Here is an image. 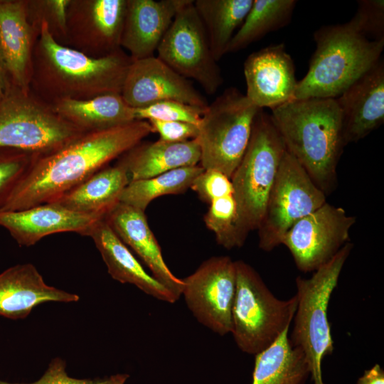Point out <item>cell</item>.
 Segmentation results:
<instances>
[{
  "instance_id": "1",
  "label": "cell",
  "mask_w": 384,
  "mask_h": 384,
  "mask_svg": "<svg viewBox=\"0 0 384 384\" xmlns=\"http://www.w3.org/2000/svg\"><path fill=\"white\" fill-rule=\"evenodd\" d=\"M154 132L149 122L85 132L60 149L37 156L0 211L54 202Z\"/></svg>"
},
{
  "instance_id": "2",
  "label": "cell",
  "mask_w": 384,
  "mask_h": 384,
  "mask_svg": "<svg viewBox=\"0 0 384 384\" xmlns=\"http://www.w3.org/2000/svg\"><path fill=\"white\" fill-rule=\"evenodd\" d=\"M132 60L123 49L102 58L89 57L58 43L42 24L33 50L29 90L50 105L121 94Z\"/></svg>"
},
{
  "instance_id": "3",
  "label": "cell",
  "mask_w": 384,
  "mask_h": 384,
  "mask_svg": "<svg viewBox=\"0 0 384 384\" xmlns=\"http://www.w3.org/2000/svg\"><path fill=\"white\" fill-rule=\"evenodd\" d=\"M271 110L287 151L325 195L330 193L336 184L337 165L346 146L336 99L296 100Z\"/></svg>"
},
{
  "instance_id": "4",
  "label": "cell",
  "mask_w": 384,
  "mask_h": 384,
  "mask_svg": "<svg viewBox=\"0 0 384 384\" xmlns=\"http://www.w3.org/2000/svg\"><path fill=\"white\" fill-rule=\"evenodd\" d=\"M314 40L316 50L293 100L337 98L380 60L384 48V40L370 41L348 22L321 26Z\"/></svg>"
},
{
  "instance_id": "5",
  "label": "cell",
  "mask_w": 384,
  "mask_h": 384,
  "mask_svg": "<svg viewBox=\"0 0 384 384\" xmlns=\"http://www.w3.org/2000/svg\"><path fill=\"white\" fill-rule=\"evenodd\" d=\"M236 285L231 334L244 353L256 355L270 347L294 316L297 297L277 299L249 264L236 260Z\"/></svg>"
},
{
  "instance_id": "6",
  "label": "cell",
  "mask_w": 384,
  "mask_h": 384,
  "mask_svg": "<svg viewBox=\"0 0 384 384\" xmlns=\"http://www.w3.org/2000/svg\"><path fill=\"white\" fill-rule=\"evenodd\" d=\"M286 151L270 114L260 110L255 119L245 152L230 178L238 228L245 240L250 231L260 226Z\"/></svg>"
},
{
  "instance_id": "7",
  "label": "cell",
  "mask_w": 384,
  "mask_h": 384,
  "mask_svg": "<svg viewBox=\"0 0 384 384\" xmlns=\"http://www.w3.org/2000/svg\"><path fill=\"white\" fill-rule=\"evenodd\" d=\"M353 247L351 242L345 244L310 278H296L297 306L289 340L304 353L314 384H324L321 361L334 351L328 306Z\"/></svg>"
},
{
  "instance_id": "8",
  "label": "cell",
  "mask_w": 384,
  "mask_h": 384,
  "mask_svg": "<svg viewBox=\"0 0 384 384\" xmlns=\"http://www.w3.org/2000/svg\"><path fill=\"white\" fill-rule=\"evenodd\" d=\"M260 110L235 87L225 89L208 104L196 138L201 149L200 166L230 178L245 152Z\"/></svg>"
},
{
  "instance_id": "9",
  "label": "cell",
  "mask_w": 384,
  "mask_h": 384,
  "mask_svg": "<svg viewBox=\"0 0 384 384\" xmlns=\"http://www.w3.org/2000/svg\"><path fill=\"white\" fill-rule=\"evenodd\" d=\"M84 133L50 104L13 83L0 98V147L45 155Z\"/></svg>"
},
{
  "instance_id": "10",
  "label": "cell",
  "mask_w": 384,
  "mask_h": 384,
  "mask_svg": "<svg viewBox=\"0 0 384 384\" xmlns=\"http://www.w3.org/2000/svg\"><path fill=\"white\" fill-rule=\"evenodd\" d=\"M326 202L325 193L287 151L283 156L257 229L259 247L271 251L282 244L299 220Z\"/></svg>"
},
{
  "instance_id": "11",
  "label": "cell",
  "mask_w": 384,
  "mask_h": 384,
  "mask_svg": "<svg viewBox=\"0 0 384 384\" xmlns=\"http://www.w3.org/2000/svg\"><path fill=\"white\" fill-rule=\"evenodd\" d=\"M156 51L161 60L185 78L196 81L208 95L215 94L223 83L193 1L188 0L178 11Z\"/></svg>"
},
{
  "instance_id": "12",
  "label": "cell",
  "mask_w": 384,
  "mask_h": 384,
  "mask_svg": "<svg viewBox=\"0 0 384 384\" xmlns=\"http://www.w3.org/2000/svg\"><path fill=\"white\" fill-rule=\"evenodd\" d=\"M183 282L182 294L195 318L220 336L230 333L236 285L235 261L228 256L211 257Z\"/></svg>"
},
{
  "instance_id": "13",
  "label": "cell",
  "mask_w": 384,
  "mask_h": 384,
  "mask_svg": "<svg viewBox=\"0 0 384 384\" xmlns=\"http://www.w3.org/2000/svg\"><path fill=\"white\" fill-rule=\"evenodd\" d=\"M356 220L343 208L326 202L296 222L282 244L288 248L299 270L316 271L350 242V230Z\"/></svg>"
},
{
  "instance_id": "14",
  "label": "cell",
  "mask_w": 384,
  "mask_h": 384,
  "mask_svg": "<svg viewBox=\"0 0 384 384\" xmlns=\"http://www.w3.org/2000/svg\"><path fill=\"white\" fill-rule=\"evenodd\" d=\"M127 0H70L65 46L91 58L121 48Z\"/></svg>"
},
{
  "instance_id": "15",
  "label": "cell",
  "mask_w": 384,
  "mask_h": 384,
  "mask_svg": "<svg viewBox=\"0 0 384 384\" xmlns=\"http://www.w3.org/2000/svg\"><path fill=\"white\" fill-rule=\"evenodd\" d=\"M121 95L134 109L166 100H176L206 109L208 101L191 81L158 57L132 60Z\"/></svg>"
},
{
  "instance_id": "16",
  "label": "cell",
  "mask_w": 384,
  "mask_h": 384,
  "mask_svg": "<svg viewBox=\"0 0 384 384\" xmlns=\"http://www.w3.org/2000/svg\"><path fill=\"white\" fill-rule=\"evenodd\" d=\"M246 97L260 109L292 101L298 81L293 60L284 43L252 53L244 62Z\"/></svg>"
},
{
  "instance_id": "17",
  "label": "cell",
  "mask_w": 384,
  "mask_h": 384,
  "mask_svg": "<svg viewBox=\"0 0 384 384\" xmlns=\"http://www.w3.org/2000/svg\"><path fill=\"white\" fill-rule=\"evenodd\" d=\"M101 218L50 202L20 210L0 211V226L19 245L29 247L55 233L73 232L88 236L94 224Z\"/></svg>"
},
{
  "instance_id": "18",
  "label": "cell",
  "mask_w": 384,
  "mask_h": 384,
  "mask_svg": "<svg viewBox=\"0 0 384 384\" xmlns=\"http://www.w3.org/2000/svg\"><path fill=\"white\" fill-rule=\"evenodd\" d=\"M346 145L356 142L384 122V63L381 59L336 98Z\"/></svg>"
},
{
  "instance_id": "19",
  "label": "cell",
  "mask_w": 384,
  "mask_h": 384,
  "mask_svg": "<svg viewBox=\"0 0 384 384\" xmlns=\"http://www.w3.org/2000/svg\"><path fill=\"white\" fill-rule=\"evenodd\" d=\"M188 0H127L121 48L133 60L154 56L176 13Z\"/></svg>"
},
{
  "instance_id": "20",
  "label": "cell",
  "mask_w": 384,
  "mask_h": 384,
  "mask_svg": "<svg viewBox=\"0 0 384 384\" xmlns=\"http://www.w3.org/2000/svg\"><path fill=\"white\" fill-rule=\"evenodd\" d=\"M105 219L119 238L140 257L152 276L179 298L183 289V279L176 277L166 264L145 212L119 202Z\"/></svg>"
},
{
  "instance_id": "21",
  "label": "cell",
  "mask_w": 384,
  "mask_h": 384,
  "mask_svg": "<svg viewBox=\"0 0 384 384\" xmlns=\"http://www.w3.org/2000/svg\"><path fill=\"white\" fill-rule=\"evenodd\" d=\"M39 33L28 20L26 0H0V55L11 82L24 90H30Z\"/></svg>"
},
{
  "instance_id": "22",
  "label": "cell",
  "mask_w": 384,
  "mask_h": 384,
  "mask_svg": "<svg viewBox=\"0 0 384 384\" xmlns=\"http://www.w3.org/2000/svg\"><path fill=\"white\" fill-rule=\"evenodd\" d=\"M79 299L76 294L47 284L31 263L16 265L0 273V316L7 319H25L45 302H76Z\"/></svg>"
},
{
  "instance_id": "23",
  "label": "cell",
  "mask_w": 384,
  "mask_h": 384,
  "mask_svg": "<svg viewBox=\"0 0 384 384\" xmlns=\"http://www.w3.org/2000/svg\"><path fill=\"white\" fill-rule=\"evenodd\" d=\"M88 236L92 239L108 273L114 279L122 284H133L145 294L162 302L174 304L179 299L144 270L105 218L94 224Z\"/></svg>"
},
{
  "instance_id": "24",
  "label": "cell",
  "mask_w": 384,
  "mask_h": 384,
  "mask_svg": "<svg viewBox=\"0 0 384 384\" xmlns=\"http://www.w3.org/2000/svg\"><path fill=\"white\" fill-rule=\"evenodd\" d=\"M201 149L196 139L182 142L159 139L140 142L118 158L129 182L151 178L185 166L198 165Z\"/></svg>"
},
{
  "instance_id": "25",
  "label": "cell",
  "mask_w": 384,
  "mask_h": 384,
  "mask_svg": "<svg viewBox=\"0 0 384 384\" xmlns=\"http://www.w3.org/2000/svg\"><path fill=\"white\" fill-rule=\"evenodd\" d=\"M129 183L125 168L117 161L114 166L99 170L54 202L75 212L105 218L119 203L120 196Z\"/></svg>"
},
{
  "instance_id": "26",
  "label": "cell",
  "mask_w": 384,
  "mask_h": 384,
  "mask_svg": "<svg viewBox=\"0 0 384 384\" xmlns=\"http://www.w3.org/2000/svg\"><path fill=\"white\" fill-rule=\"evenodd\" d=\"M50 105L57 114L84 132L105 130L136 120L134 109L126 103L121 94L79 100L65 99Z\"/></svg>"
},
{
  "instance_id": "27",
  "label": "cell",
  "mask_w": 384,
  "mask_h": 384,
  "mask_svg": "<svg viewBox=\"0 0 384 384\" xmlns=\"http://www.w3.org/2000/svg\"><path fill=\"white\" fill-rule=\"evenodd\" d=\"M289 329L267 348L255 355L252 384H304L310 375L302 351L294 347Z\"/></svg>"
},
{
  "instance_id": "28",
  "label": "cell",
  "mask_w": 384,
  "mask_h": 384,
  "mask_svg": "<svg viewBox=\"0 0 384 384\" xmlns=\"http://www.w3.org/2000/svg\"><path fill=\"white\" fill-rule=\"evenodd\" d=\"M253 0H196L194 7L203 24L211 53L218 62L248 14Z\"/></svg>"
},
{
  "instance_id": "29",
  "label": "cell",
  "mask_w": 384,
  "mask_h": 384,
  "mask_svg": "<svg viewBox=\"0 0 384 384\" xmlns=\"http://www.w3.org/2000/svg\"><path fill=\"white\" fill-rule=\"evenodd\" d=\"M295 0H253L243 23L232 38L228 53H234L286 26L292 19Z\"/></svg>"
},
{
  "instance_id": "30",
  "label": "cell",
  "mask_w": 384,
  "mask_h": 384,
  "mask_svg": "<svg viewBox=\"0 0 384 384\" xmlns=\"http://www.w3.org/2000/svg\"><path fill=\"white\" fill-rule=\"evenodd\" d=\"M203 170L198 165L185 166L146 179L130 181L123 190L119 202L145 212L155 198L186 191Z\"/></svg>"
},
{
  "instance_id": "31",
  "label": "cell",
  "mask_w": 384,
  "mask_h": 384,
  "mask_svg": "<svg viewBox=\"0 0 384 384\" xmlns=\"http://www.w3.org/2000/svg\"><path fill=\"white\" fill-rule=\"evenodd\" d=\"M206 227L211 230L218 245L227 250L242 247L245 240L238 228V215L233 195L213 201L203 217Z\"/></svg>"
},
{
  "instance_id": "32",
  "label": "cell",
  "mask_w": 384,
  "mask_h": 384,
  "mask_svg": "<svg viewBox=\"0 0 384 384\" xmlns=\"http://www.w3.org/2000/svg\"><path fill=\"white\" fill-rule=\"evenodd\" d=\"M69 3L70 0H26L28 20L39 33L45 24L53 38L65 46Z\"/></svg>"
},
{
  "instance_id": "33",
  "label": "cell",
  "mask_w": 384,
  "mask_h": 384,
  "mask_svg": "<svg viewBox=\"0 0 384 384\" xmlns=\"http://www.w3.org/2000/svg\"><path fill=\"white\" fill-rule=\"evenodd\" d=\"M37 156L22 150L0 147V210Z\"/></svg>"
},
{
  "instance_id": "34",
  "label": "cell",
  "mask_w": 384,
  "mask_h": 384,
  "mask_svg": "<svg viewBox=\"0 0 384 384\" xmlns=\"http://www.w3.org/2000/svg\"><path fill=\"white\" fill-rule=\"evenodd\" d=\"M205 109L176 100L159 102L134 109L136 120L179 121L198 125Z\"/></svg>"
},
{
  "instance_id": "35",
  "label": "cell",
  "mask_w": 384,
  "mask_h": 384,
  "mask_svg": "<svg viewBox=\"0 0 384 384\" xmlns=\"http://www.w3.org/2000/svg\"><path fill=\"white\" fill-rule=\"evenodd\" d=\"M348 23L368 39L384 40V1L359 0L356 13Z\"/></svg>"
},
{
  "instance_id": "36",
  "label": "cell",
  "mask_w": 384,
  "mask_h": 384,
  "mask_svg": "<svg viewBox=\"0 0 384 384\" xmlns=\"http://www.w3.org/2000/svg\"><path fill=\"white\" fill-rule=\"evenodd\" d=\"M66 363L60 358H53L44 374L31 383H9L0 380V384H124L128 374H116L104 379H78L68 376Z\"/></svg>"
},
{
  "instance_id": "37",
  "label": "cell",
  "mask_w": 384,
  "mask_h": 384,
  "mask_svg": "<svg viewBox=\"0 0 384 384\" xmlns=\"http://www.w3.org/2000/svg\"><path fill=\"white\" fill-rule=\"evenodd\" d=\"M203 201L210 203L218 198L233 195L231 180L215 169H204L193 181L191 188Z\"/></svg>"
},
{
  "instance_id": "38",
  "label": "cell",
  "mask_w": 384,
  "mask_h": 384,
  "mask_svg": "<svg viewBox=\"0 0 384 384\" xmlns=\"http://www.w3.org/2000/svg\"><path fill=\"white\" fill-rule=\"evenodd\" d=\"M153 132L159 134V139L169 142H182L194 139L198 134L197 124L179 121L150 119Z\"/></svg>"
},
{
  "instance_id": "39",
  "label": "cell",
  "mask_w": 384,
  "mask_h": 384,
  "mask_svg": "<svg viewBox=\"0 0 384 384\" xmlns=\"http://www.w3.org/2000/svg\"><path fill=\"white\" fill-rule=\"evenodd\" d=\"M357 384H384V371L379 364L365 370Z\"/></svg>"
},
{
  "instance_id": "40",
  "label": "cell",
  "mask_w": 384,
  "mask_h": 384,
  "mask_svg": "<svg viewBox=\"0 0 384 384\" xmlns=\"http://www.w3.org/2000/svg\"><path fill=\"white\" fill-rule=\"evenodd\" d=\"M12 84L0 55V98Z\"/></svg>"
}]
</instances>
